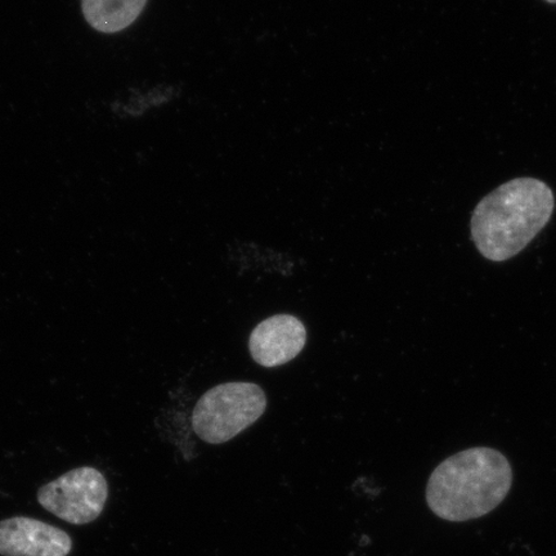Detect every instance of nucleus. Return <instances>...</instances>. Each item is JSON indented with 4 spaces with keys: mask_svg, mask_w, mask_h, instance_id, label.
<instances>
[{
    "mask_svg": "<svg viewBox=\"0 0 556 556\" xmlns=\"http://www.w3.org/2000/svg\"><path fill=\"white\" fill-rule=\"evenodd\" d=\"M554 208V192L545 182L530 177L511 179L477 205L471 239L485 260L509 261L546 227Z\"/></svg>",
    "mask_w": 556,
    "mask_h": 556,
    "instance_id": "nucleus-1",
    "label": "nucleus"
},
{
    "mask_svg": "<svg viewBox=\"0 0 556 556\" xmlns=\"http://www.w3.org/2000/svg\"><path fill=\"white\" fill-rule=\"evenodd\" d=\"M513 469L497 450L475 447L457 452L438 465L427 484V504L434 516L468 521L502 505L511 490Z\"/></svg>",
    "mask_w": 556,
    "mask_h": 556,
    "instance_id": "nucleus-2",
    "label": "nucleus"
},
{
    "mask_svg": "<svg viewBox=\"0 0 556 556\" xmlns=\"http://www.w3.org/2000/svg\"><path fill=\"white\" fill-rule=\"evenodd\" d=\"M266 408V393L260 386L226 382L199 400L192 414V428L206 443H227L252 427Z\"/></svg>",
    "mask_w": 556,
    "mask_h": 556,
    "instance_id": "nucleus-3",
    "label": "nucleus"
},
{
    "mask_svg": "<svg viewBox=\"0 0 556 556\" xmlns=\"http://www.w3.org/2000/svg\"><path fill=\"white\" fill-rule=\"evenodd\" d=\"M109 484L100 470L83 467L47 483L38 491V503L70 525L92 523L106 505Z\"/></svg>",
    "mask_w": 556,
    "mask_h": 556,
    "instance_id": "nucleus-4",
    "label": "nucleus"
},
{
    "mask_svg": "<svg viewBox=\"0 0 556 556\" xmlns=\"http://www.w3.org/2000/svg\"><path fill=\"white\" fill-rule=\"evenodd\" d=\"M73 540L60 528L27 517L0 521V555L67 556Z\"/></svg>",
    "mask_w": 556,
    "mask_h": 556,
    "instance_id": "nucleus-5",
    "label": "nucleus"
},
{
    "mask_svg": "<svg viewBox=\"0 0 556 556\" xmlns=\"http://www.w3.org/2000/svg\"><path fill=\"white\" fill-rule=\"evenodd\" d=\"M307 342V330L301 319L277 315L264 319L249 339V350L256 364L277 367L293 361Z\"/></svg>",
    "mask_w": 556,
    "mask_h": 556,
    "instance_id": "nucleus-6",
    "label": "nucleus"
},
{
    "mask_svg": "<svg viewBox=\"0 0 556 556\" xmlns=\"http://www.w3.org/2000/svg\"><path fill=\"white\" fill-rule=\"evenodd\" d=\"M148 0H81L90 26L102 33L127 29L141 15Z\"/></svg>",
    "mask_w": 556,
    "mask_h": 556,
    "instance_id": "nucleus-7",
    "label": "nucleus"
},
{
    "mask_svg": "<svg viewBox=\"0 0 556 556\" xmlns=\"http://www.w3.org/2000/svg\"><path fill=\"white\" fill-rule=\"evenodd\" d=\"M545 2L551 3V4H556V0H545Z\"/></svg>",
    "mask_w": 556,
    "mask_h": 556,
    "instance_id": "nucleus-8",
    "label": "nucleus"
}]
</instances>
